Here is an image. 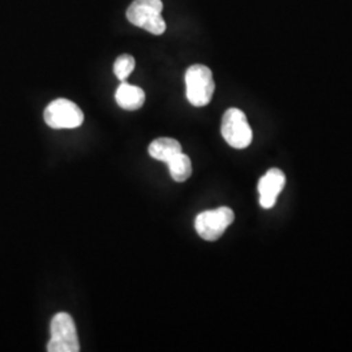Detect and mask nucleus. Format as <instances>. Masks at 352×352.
Here are the masks:
<instances>
[{
	"mask_svg": "<svg viewBox=\"0 0 352 352\" xmlns=\"http://www.w3.org/2000/svg\"><path fill=\"white\" fill-rule=\"evenodd\" d=\"M162 11V0H133L126 10V19L132 25L142 28L154 36H161L166 30Z\"/></svg>",
	"mask_w": 352,
	"mask_h": 352,
	"instance_id": "f257e3e1",
	"label": "nucleus"
},
{
	"mask_svg": "<svg viewBox=\"0 0 352 352\" xmlns=\"http://www.w3.org/2000/svg\"><path fill=\"white\" fill-rule=\"evenodd\" d=\"M187 100L196 107L209 104L213 98L215 84L210 68L202 64L190 65L186 72Z\"/></svg>",
	"mask_w": 352,
	"mask_h": 352,
	"instance_id": "f03ea898",
	"label": "nucleus"
},
{
	"mask_svg": "<svg viewBox=\"0 0 352 352\" xmlns=\"http://www.w3.org/2000/svg\"><path fill=\"white\" fill-rule=\"evenodd\" d=\"M50 331L51 340L47 344V351H80V342L72 316L64 312L56 314L51 321Z\"/></svg>",
	"mask_w": 352,
	"mask_h": 352,
	"instance_id": "7ed1b4c3",
	"label": "nucleus"
},
{
	"mask_svg": "<svg viewBox=\"0 0 352 352\" xmlns=\"http://www.w3.org/2000/svg\"><path fill=\"white\" fill-rule=\"evenodd\" d=\"M221 132L227 144L235 149H245L251 145V126L245 113L239 109L232 107L223 113Z\"/></svg>",
	"mask_w": 352,
	"mask_h": 352,
	"instance_id": "20e7f679",
	"label": "nucleus"
},
{
	"mask_svg": "<svg viewBox=\"0 0 352 352\" xmlns=\"http://www.w3.org/2000/svg\"><path fill=\"white\" fill-rule=\"evenodd\" d=\"M234 212L227 206H222L199 214L195 221V227L202 239L215 241L225 234L227 227L234 222Z\"/></svg>",
	"mask_w": 352,
	"mask_h": 352,
	"instance_id": "39448f33",
	"label": "nucleus"
},
{
	"mask_svg": "<svg viewBox=\"0 0 352 352\" xmlns=\"http://www.w3.org/2000/svg\"><path fill=\"white\" fill-rule=\"evenodd\" d=\"M45 122L54 129H74L84 123V113L69 100L59 98L51 102L43 113Z\"/></svg>",
	"mask_w": 352,
	"mask_h": 352,
	"instance_id": "423d86ee",
	"label": "nucleus"
},
{
	"mask_svg": "<svg viewBox=\"0 0 352 352\" xmlns=\"http://www.w3.org/2000/svg\"><path fill=\"white\" fill-rule=\"evenodd\" d=\"M286 184V176L279 168H270L258 182V195H260V205L264 209H272L278 196Z\"/></svg>",
	"mask_w": 352,
	"mask_h": 352,
	"instance_id": "0eeeda50",
	"label": "nucleus"
},
{
	"mask_svg": "<svg viewBox=\"0 0 352 352\" xmlns=\"http://www.w3.org/2000/svg\"><path fill=\"white\" fill-rule=\"evenodd\" d=\"M116 103L126 111H136L144 106L145 93L142 89L122 81L115 93Z\"/></svg>",
	"mask_w": 352,
	"mask_h": 352,
	"instance_id": "6e6552de",
	"label": "nucleus"
},
{
	"mask_svg": "<svg viewBox=\"0 0 352 352\" xmlns=\"http://www.w3.org/2000/svg\"><path fill=\"white\" fill-rule=\"evenodd\" d=\"M182 145L179 141L170 138L154 140L149 145V154L154 160L167 164L175 155L182 153Z\"/></svg>",
	"mask_w": 352,
	"mask_h": 352,
	"instance_id": "1a4fd4ad",
	"label": "nucleus"
},
{
	"mask_svg": "<svg viewBox=\"0 0 352 352\" xmlns=\"http://www.w3.org/2000/svg\"><path fill=\"white\" fill-rule=\"evenodd\" d=\"M167 166L170 170V175L177 183H183L188 180L189 176L192 175V162L188 155L184 154L183 151L175 155Z\"/></svg>",
	"mask_w": 352,
	"mask_h": 352,
	"instance_id": "9d476101",
	"label": "nucleus"
},
{
	"mask_svg": "<svg viewBox=\"0 0 352 352\" xmlns=\"http://www.w3.org/2000/svg\"><path fill=\"white\" fill-rule=\"evenodd\" d=\"M135 65H136L135 58L129 54H123L113 63V74L120 81H126L129 75L133 72Z\"/></svg>",
	"mask_w": 352,
	"mask_h": 352,
	"instance_id": "9b49d317",
	"label": "nucleus"
}]
</instances>
